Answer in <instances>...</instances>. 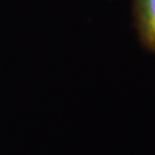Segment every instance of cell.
I'll return each instance as SVG.
<instances>
[{"label":"cell","mask_w":155,"mask_h":155,"mask_svg":"<svg viewBox=\"0 0 155 155\" xmlns=\"http://www.w3.org/2000/svg\"><path fill=\"white\" fill-rule=\"evenodd\" d=\"M132 12L140 43L155 54V0H132Z\"/></svg>","instance_id":"6da1fadb"}]
</instances>
